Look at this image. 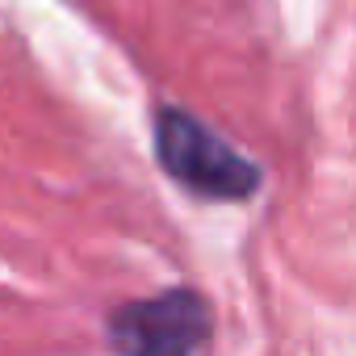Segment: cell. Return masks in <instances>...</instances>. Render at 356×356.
I'll list each match as a JSON object with an SVG mask.
<instances>
[{"label":"cell","instance_id":"cell-1","mask_svg":"<svg viewBox=\"0 0 356 356\" xmlns=\"http://www.w3.org/2000/svg\"><path fill=\"white\" fill-rule=\"evenodd\" d=\"M151 151L176 189L210 206L252 202L264 185V168L185 105H159L151 113Z\"/></svg>","mask_w":356,"mask_h":356},{"label":"cell","instance_id":"cell-2","mask_svg":"<svg viewBox=\"0 0 356 356\" xmlns=\"http://www.w3.org/2000/svg\"><path fill=\"white\" fill-rule=\"evenodd\" d=\"M109 356H202L214 343V302L193 285L118 302L105 314Z\"/></svg>","mask_w":356,"mask_h":356}]
</instances>
